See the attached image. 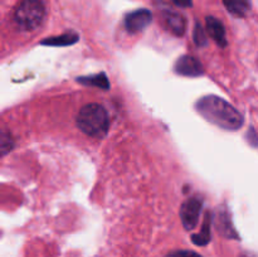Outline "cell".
<instances>
[{
    "mask_svg": "<svg viewBox=\"0 0 258 257\" xmlns=\"http://www.w3.org/2000/svg\"><path fill=\"white\" fill-rule=\"evenodd\" d=\"M164 22H165L166 28L175 35H183L185 32V19L183 15L174 12H166L164 14Z\"/></svg>",
    "mask_w": 258,
    "mask_h": 257,
    "instance_id": "obj_8",
    "label": "cell"
},
{
    "mask_svg": "<svg viewBox=\"0 0 258 257\" xmlns=\"http://www.w3.org/2000/svg\"><path fill=\"white\" fill-rule=\"evenodd\" d=\"M45 9L40 0H24L15 10V22L22 29L33 30L42 24Z\"/></svg>",
    "mask_w": 258,
    "mask_h": 257,
    "instance_id": "obj_3",
    "label": "cell"
},
{
    "mask_svg": "<svg viewBox=\"0 0 258 257\" xmlns=\"http://www.w3.org/2000/svg\"><path fill=\"white\" fill-rule=\"evenodd\" d=\"M80 39L78 35L76 33L70 32V33H64L62 35H58V37H50L47 38V39L42 40V44L44 45H58V47H64V45H71L75 44L77 40Z\"/></svg>",
    "mask_w": 258,
    "mask_h": 257,
    "instance_id": "obj_12",
    "label": "cell"
},
{
    "mask_svg": "<svg viewBox=\"0 0 258 257\" xmlns=\"http://www.w3.org/2000/svg\"><path fill=\"white\" fill-rule=\"evenodd\" d=\"M197 110L209 122L224 130L236 131L243 126V116L231 103L218 96H206L197 103Z\"/></svg>",
    "mask_w": 258,
    "mask_h": 257,
    "instance_id": "obj_1",
    "label": "cell"
},
{
    "mask_svg": "<svg viewBox=\"0 0 258 257\" xmlns=\"http://www.w3.org/2000/svg\"><path fill=\"white\" fill-rule=\"evenodd\" d=\"M191 238H193L194 243L198 244V246H204L211 241V213L206 214V219H204L201 233L194 234Z\"/></svg>",
    "mask_w": 258,
    "mask_h": 257,
    "instance_id": "obj_13",
    "label": "cell"
},
{
    "mask_svg": "<svg viewBox=\"0 0 258 257\" xmlns=\"http://www.w3.org/2000/svg\"><path fill=\"white\" fill-rule=\"evenodd\" d=\"M168 257H202V256L193 251H175L169 253Z\"/></svg>",
    "mask_w": 258,
    "mask_h": 257,
    "instance_id": "obj_16",
    "label": "cell"
},
{
    "mask_svg": "<svg viewBox=\"0 0 258 257\" xmlns=\"http://www.w3.org/2000/svg\"><path fill=\"white\" fill-rule=\"evenodd\" d=\"M202 208H203V201L198 197H193L184 202L180 209V218L185 229L189 231L197 226Z\"/></svg>",
    "mask_w": 258,
    "mask_h": 257,
    "instance_id": "obj_4",
    "label": "cell"
},
{
    "mask_svg": "<svg viewBox=\"0 0 258 257\" xmlns=\"http://www.w3.org/2000/svg\"><path fill=\"white\" fill-rule=\"evenodd\" d=\"M14 146V141H13L12 135L8 131L0 128V158L7 155Z\"/></svg>",
    "mask_w": 258,
    "mask_h": 257,
    "instance_id": "obj_14",
    "label": "cell"
},
{
    "mask_svg": "<svg viewBox=\"0 0 258 257\" xmlns=\"http://www.w3.org/2000/svg\"><path fill=\"white\" fill-rule=\"evenodd\" d=\"M173 2L181 8H190L191 7V0H173Z\"/></svg>",
    "mask_w": 258,
    "mask_h": 257,
    "instance_id": "obj_17",
    "label": "cell"
},
{
    "mask_svg": "<svg viewBox=\"0 0 258 257\" xmlns=\"http://www.w3.org/2000/svg\"><path fill=\"white\" fill-rule=\"evenodd\" d=\"M207 30L212 39L219 45V47H227V38H226V29L221 20H218L214 17H207Z\"/></svg>",
    "mask_w": 258,
    "mask_h": 257,
    "instance_id": "obj_7",
    "label": "cell"
},
{
    "mask_svg": "<svg viewBox=\"0 0 258 257\" xmlns=\"http://www.w3.org/2000/svg\"><path fill=\"white\" fill-rule=\"evenodd\" d=\"M194 42H196V44L199 45V47H203V45H206L207 42H208L206 32H204L203 27H202L199 23H197L196 28H194Z\"/></svg>",
    "mask_w": 258,
    "mask_h": 257,
    "instance_id": "obj_15",
    "label": "cell"
},
{
    "mask_svg": "<svg viewBox=\"0 0 258 257\" xmlns=\"http://www.w3.org/2000/svg\"><path fill=\"white\" fill-rule=\"evenodd\" d=\"M151 20H153V14L148 9H140L126 15L125 27L127 32L139 33L145 29Z\"/></svg>",
    "mask_w": 258,
    "mask_h": 257,
    "instance_id": "obj_5",
    "label": "cell"
},
{
    "mask_svg": "<svg viewBox=\"0 0 258 257\" xmlns=\"http://www.w3.org/2000/svg\"><path fill=\"white\" fill-rule=\"evenodd\" d=\"M224 7L227 8L231 14L234 17H246L247 13L251 9V2L249 0H223Z\"/></svg>",
    "mask_w": 258,
    "mask_h": 257,
    "instance_id": "obj_10",
    "label": "cell"
},
{
    "mask_svg": "<svg viewBox=\"0 0 258 257\" xmlns=\"http://www.w3.org/2000/svg\"><path fill=\"white\" fill-rule=\"evenodd\" d=\"M241 257H257V256H254V254H251V253H244L242 254Z\"/></svg>",
    "mask_w": 258,
    "mask_h": 257,
    "instance_id": "obj_18",
    "label": "cell"
},
{
    "mask_svg": "<svg viewBox=\"0 0 258 257\" xmlns=\"http://www.w3.org/2000/svg\"><path fill=\"white\" fill-rule=\"evenodd\" d=\"M81 131L92 138H102L108 130V116L105 108L97 103H90L81 108L77 117Z\"/></svg>",
    "mask_w": 258,
    "mask_h": 257,
    "instance_id": "obj_2",
    "label": "cell"
},
{
    "mask_svg": "<svg viewBox=\"0 0 258 257\" xmlns=\"http://www.w3.org/2000/svg\"><path fill=\"white\" fill-rule=\"evenodd\" d=\"M77 81L85 86H93V87L102 88V90H110V82H108V78L105 73L80 77L77 78Z\"/></svg>",
    "mask_w": 258,
    "mask_h": 257,
    "instance_id": "obj_11",
    "label": "cell"
},
{
    "mask_svg": "<svg viewBox=\"0 0 258 257\" xmlns=\"http://www.w3.org/2000/svg\"><path fill=\"white\" fill-rule=\"evenodd\" d=\"M175 72L186 77H198L204 73L203 66L193 55H183L175 63Z\"/></svg>",
    "mask_w": 258,
    "mask_h": 257,
    "instance_id": "obj_6",
    "label": "cell"
},
{
    "mask_svg": "<svg viewBox=\"0 0 258 257\" xmlns=\"http://www.w3.org/2000/svg\"><path fill=\"white\" fill-rule=\"evenodd\" d=\"M217 228L221 232L223 236L228 237V238H238L236 231H234L233 226H232L231 218L227 211H218V216H217Z\"/></svg>",
    "mask_w": 258,
    "mask_h": 257,
    "instance_id": "obj_9",
    "label": "cell"
}]
</instances>
